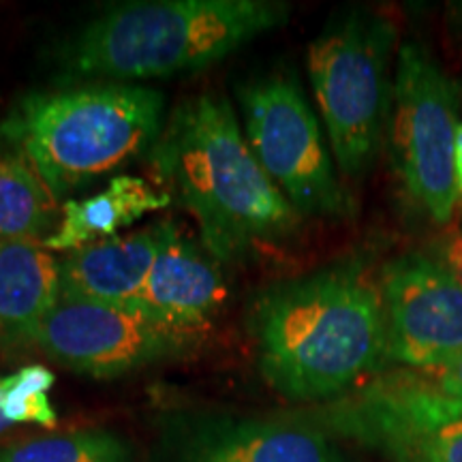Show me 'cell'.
Segmentation results:
<instances>
[{
  "label": "cell",
  "mask_w": 462,
  "mask_h": 462,
  "mask_svg": "<svg viewBox=\"0 0 462 462\" xmlns=\"http://www.w3.org/2000/svg\"><path fill=\"white\" fill-rule=\"evenodd\" d=\"M430 377L435 379V383L446 394L462 401V354L456 360L446 364L443 368H439V371H432Z\"/></svg>",
  "instance_id": "20"
},
{
  "label": "cell",
  "mask_w": 462,
  "mask_h": 462,
  "mask_svg": "<svg viewBox=\"0 0 462 462\" xmlns=\"http://www.w3.org/2000/svg\"><path fill=\"white\" fill-rule=\"evenodd\" d=\"M458 92L426 45L407 42L398 50L390 112L392 163L404 198L430 221L454 215V148Z\"/></svg>",
  "instance_id": "8"
},
{
  "label": "cell",
  "mask_w": 462,
  "mask_h": 462,
  "mask_svg": "<svg viewBox=\"0 0 462 462\" xmlns=\"http://www.w3.org/2000/svg\"><path fill=\"white\" fill-rule=\"evenodd\" d=\"M56 377L42 364L20 368L0 377V409L11 424H37L42 429H56L58 415L50 392Z\"/></svg>",
  "instance_id": "18"
},
{
  "label": "cell",
  "mask_w": 462,
  "mask_h": 462,
  "mask_svg": "<svg viewBox=\"0 0 462 462\" xmlns=\"http://www.w3.org/2000/svg\"><path fill=\"white\" fill-rule=\"evenodd\" d=\"M32 343L69 371L116 379L178 360L198 340L167 330L129 306L60 298Z\"/></svg>",
  "instance_id": "9"
},
{
  "label": "cell",
  "mask_w": 462,
  "mask_h": 462,
  "mask_svg": "<svg viewBox=\"0 0 462 462\" xmlns=\"http://www.w3.org/2000/svg\"><path fill=\"white\" fill-rule=\"evenodd\" d=\"M458 14H460V20H462V5H460V11H458ZM460 24H462V22H460Z\"/></svg>",
  "instance_id": "23"
},
{
  "label": "cell",
  "mask_w": 462,
  "mask_h": 462,
  "mask_svg": "<svg viewBox=\"0 0 462 462\" xmlns=\"http://www.w3.org/2000/svg\"><path fill=\"white\" fill-rule=\"evenodd\" d=\"M11 429H14V424H11V421L5 418L3 409H0V435H5V432L11 430Z\"/></svg>",
  "instance_id": "22"
},
{
  "label": "cell",
  "mask_w": 462,
  "mask_h": 462,
  "mask_svg": "<svg viewBox=\"0 0 462 462\" xmlns=\"http://www.w3.org/2000/svg\"><path fill=\"white\" fill-rule=\"evenodd\" d=\"M167 225L170 221H161L67 253L60 262V298L131 309L146 285Z\"/></svg>",
  "instance_id": "13"
},
{
  "label": "cell",
  "mask_w": 462,
  "mask_h": 462,
  "mask_svg": "<svg viewBox=\"0 0 462 462\" xmlns=\"http://www.w3.org/2000/svg\"><path fill=\"white\" fill-rule=\"evenodd\" d=\"M0 462H135V456L116 432L88 429L0 446Z\"/></svg>",
  "instance_id": "17"
},
{
  "label": "cell",
  "mask_w": 462,
  "mask_h": 462,
  "mask_svg": "<svg viewBox=\"0 0 462 462\" xmlns=\"http://www.w3.org/2000/svg\"><path fill=\"white\" fill-rule=\"evenodd\" d=\"M152 462H351L334 437L282 411H173L157 421Z\"/></svg>",
  "instance_id": "10"
},
{
  "label": "cell",
  "mask_w": 462,
  "mask_h": 462,
  "mask_svg": "<svg viewBox=\"0 0 462 462\" xmlns=\"http://www.w3.org/2000/svg\"><path fill=\"white\" fill-rule=\"evenodd\" d=\"M236 99L248 146L298 215H354L296 71L279 67L246 78L236 86Z\"/></svg>",
  "instance_id": "7"
},
{
  "label": "cell",
  "mask_w": 462,
  "mask_h": 462,
  "mask_svg": "<svg viewBox=\"0 0 462 462\" xmlns=\"http://www.w3.org/2000/svg\"><path fill=\"white\" fill-rule=\"evenodd\" d=\"M287 17L274 0L114 5L58 43L54 62L65 86L167 79L217 65Z\"/></svg>",
  "instance_id": "3"
},
{
  "label": "cell",
  "mask_w": 462,
  "mask_h": 462,
  "mask_svg": "<svg viewBox=\"0 0 462 462\" xmlns=\"http://www.w3.org/2000/svg\"><path fill=\"white\" fill-rule=\"evenodd\" d=\"M454 173H456V190H458V198H462V125H458V133H456Z\"/></svg>",
  "instance_id": "21"
},
{
  "label": "cell",
  "mask_w": 462,
  "mask_h": 462,
  "mask_svg": "<svg viewBox=\"0 0 462 462\" xmlns=\"http://www.w3.org/2000/svg\"><path fill=\"white\" fill-rule=\"evenodd\" d=\"M227 302L221 263L170 221L146 285L131 309L167 330L199 340Z\"/></svg>",
  "instance_id": "12"
},
{
  "label": "cell",
  "mask_w": 462,
  "mask_h": 462,
  "mask_svg": "<svg viewBox=\"0 0 462 462\" xmlns=\"http://www.w3.org/2000/svg\"><path fill=\"white\" fill-rule=\"evenodd\" d=\"M289 413L388 462H462V401L420 371L381 373L334 401Z\"/></svg>",
  "instance_id": "6"
},
{
  "label": "cell",
  "mask_w": 462,
  "mask_h": 462,
  "mask_svg": "<svg viewBox=\"0 0 462 462\" xmlns=\"http://www.w3.org/2000/svg\"><path fill=\"white\" fill-rule=\"evenodd\" d=\"M246 332L265 383L309 407L346 394L388 362L379 279L357 255L259 289Z\"/></svg>",
  "instance_id": "1"
},
{
  "label": "cell",
  "mask_w": 462,
  "mask_h": 462,
  "mask_svg": "<svg viewBox=\"0 0 462 462\" xmlns=\"http://www.w3.org/2000/svg\"><path fill=\"white\" fill-rule=\"evenodd\" d=\"M60 300V262L37 240H0V334L34 340Z\"/></svg>",
  "instance_id": "15"
},
{
  "label": "cell",
  "mask_w": 462,
  "mask_h": 462,
  "mask_svg": "<svg viewBox=\"0 0 462 462\" xmlns=\"http://www.w3.org/2000/svg\"><path fill=\"white\" fill-rule=\"evenodd\" d=\"M394 22L371 9L334 15L309 45V79L338 170L368 171L390 123Z\"/></svg>",
  "instance_id": "5"
},
{
  "label": "cell",
  "mask_w": 462,
  "mask_h": 462,
  "mask_svg": "<svg viewBox=\"0 0 462 462\" xmlns=\"http://www.w3.org/2000/svg\"><path fill=\"white\" fill-rule=\"evenodd\" d=\"M165 123L163 92L84 82L28 92L0 125V135L62 199L148 157Z\"/></svg>",
  "instance_id": "4"
},
{
  "label": "cell",
  "mask_w": 462,
  "mask_h": 462,
  "mask_svg": "<svg viewBox=\"0 0 462 462\" xmlns=\"http://www.w3.org/2000/svg\"><path fill=\"white\" fill-rule=\"evenodd\" d=\"M171 195L154 182L133 173H116L90 198H67L60 206L58 227L43 240L48 251L71 253L120 236L150 212L165 210Z\"/></svg>",
  "instance_id": "14"
},
{
  "label": "cell",
  "mask_w": 462,
  "mask_h": 462,
  "mask_svg": "<svg viewBox=\"0 0 462 462\" xmlns=\"http://www.w3.org/2000/svg\"><path fill=\"white\" fill-rule=\"evenodd\" d=\"M148 163L218 263L242 262L298 229V210L253 154L223 92L204 90L173 109Z\"/></svg>",
  "instance_id": "2"
},
{
  "label": "cell",
  "mask_w": 462,
  "mask_h": 462,
  "mask_svg": "<svg viewBox=\"0 0 462 462\" xmlns=\"http://www.w3.org/2000/svg\"><path fill=\"white\" fill-rule=\"evenodd\" d=\"M429 255L441 263L462 285V231H454V234H448L441 240H437Z\"/></svg>",
  "instance_id": "19"
},
{
  "label": "cell",
  "mask_w": 462,
  "mask_h": 462,
  "mask_svg": "<svg viewBox=\"0 0 462 462\" xmlns=\"http://www.w3.org/2000/svg\"><path fill=\"white\" fill-rule=\"evenodd\" d=\"M56 198L14 148H0V240L43 242L58 227Z\"/></svg>",
  "instance_id": "16"
},
{
  "label": "cell",
  "mask_w": 462,
  "mask_h": 462,
  "mask_svg": "<svg viewBox=\"0 0 462 462\" xmlns=\"http://www.w3.org/2000/svg\"><path fill=\"white\" fill-rule=\"evenodd\" d=\"M385 357L439 371L462 354V285L429 253H404L379 273Z\"/></svg>",
  "instance_id": "11"
}]
</instances>
